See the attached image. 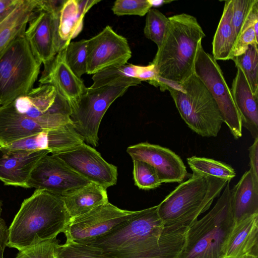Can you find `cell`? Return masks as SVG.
Masks as SVG:
<instances>
[{"mask_svg": "<svg viewBox=\"0 0 258 258\" xmlns=\"http://www.w3.org/2000/svg\"><path fill=\"white\" fill-rule=\"evenodd\" d=\"M128 88L104 86L86 88L72 108L70 119L84 142L93 147L98 145L101 121L111 104L122 96Z\"/></svg>", "mask_w": 258, "mask_h": 258, "instance_id": "cell-8", "label": "cell"}, {"mask_svg": "<svg viewBox=\"0 0 258 258\" xmlns=\"http://www.w3.org/2000/svg\"><path fill=\"white\" fill-rule=\"evenodd\" d=\"M258 257V214L235 222L224 243L223 258Z\"/></svg>", "mask_w": 258, "mask_h": 258, "instance_id": "cell-18", "label": "cell"}, {"mask_svg": "<svg viewBox=\"0 0 258 258\" xmlns=\"http://www.w3.org/2000/svg\"><path fill=\"white\" fill-rule=\"evenodd\" d=\"M5 247V246H0V258H4Z\"/></svg>", "mask_w": 258, "mask_h": 258, "instance_id": "cell-42", "label": "cell"}, {"mask_svg": "<svg viewBox=\"0 0 258 258\" xmlns=\"http://www.w3.org/2000/svg\"><path fill=\"white\" fill-rule=\"evenodd\" d=\"M57 258H114L96 246L73 241L59 244Z\"/></svg>", "mask_w": 258, "mask_h": 258, "instance_id": "cell-31", "label": "cell"}, {"mask_svg": "<svg viewBox=\"0 0 258 258\" xmlns=\"http://www.w3.org/2000/svg\"><path fill=\"white\" fill-rule=\"evenodd\" d=\"M250 168L254 177L258 180V137L254 139V142L249 147Z\"/></svg>", "mask_w": 258, "mask_h": 258, "instance_id": "cell-38", "label": "cell"}, {"mask_svg": "<svg viewBox=\"0 0 258 258\" xmlns=\"http://www.w3.org/2000/svg\"><path fill=\"white\" fill-rule=\"evenodd\" d=\"M41 65L25 34L12 42L0 54V106L28 93L38 78Z\"/></svg>", "mask_w": 258, "mask_h": 258, "instance_id": "cell-7", "label": "cell"}, {"mask_svg": "<svg viewBox=\"0 0 258 258\" xmlns=\"http://www.w3.org/2000/svg\"><path fill=\"white\" fill-rule=\"evenodd\" d=\"M71 218L62 197L36 189L8 228L6 246L21 250L64 232Z\"/></svg>", "mask_w": 258, "mask_h": 258, "instance_id": "cell-2", "label": "cell"}, {"mask_svg": "<svg viewBox=\"0 0 258 258\" xmlns=\"http://www.w3.org/2000/svg\"><path fill=\"white\" fill-rule=\"evenodd\" d=\"M59 245L56 238L47 239L20 250L15 258H57Z\"/></svg>", "mask_w": 258, "mask_h": 258, "instance_id": "cell-34", "label": "cell"}, {"mask_svg": "<svg viewBox=\"0 0 258 258\" xmlns=\"http://www.w3.org/2000/svg\"><path fill=\"white\" fill-rule=\"evenodd\" d=\"M42 137L45 149L51 154L63 152L85 143L72 122L43 131Z\"/></svg>", "mask_w": 258, "mask_h": 258, "instance_id": "cell-25", "label": "cell"}, {"mask_svg": "<svg viewBox=\"0 0 258 258\" xmlns=\"http://www.w3.org/2000/svg\"><path fill=\"white\" fill-rule=\"evenodd\" d=\"M87 41L88 40L83 39L70 42L65 48L66 61L75 75L79 78L86 73Z\"/></svg>", "mask_w": 258, "mask_h": 258, "instance_id": "cell-30", "label": "cell"}, {"mask_svg": "<svg viewBox=\"0 0 258 258\" xmlns=\"http://www.w3.org/2000/svg\"><path fill=\"white\" fill-rule=\"evenodd\" d=\"M240 114L242 126L246 128L254 139L258 137V96L254 95L242 70L237 72L230 89Z\"/></svg>", "mask_w": 258, "mask_h": 258, "instance_id": "cell-19", "label": "cell"}, {"mask_svg": "<svg viewBox=\"0 0 258 258\" xmlns=\"http://www.w3.org/2000/svg\"><path fill=\"white\" fill-rule=\"evenodd\" d=\"M137 211L120 209L110 203L71 219L63 232L67 240L84 243L103 236L131 218Z\"/></svg>", "mask_w": 258, "mask_h": 258, "instance_id": "cell-10", "label": "cell"}, {"mask_svg": "<svg viewBox=\"0 0 258 258\" xmlns=\"http://www.w3.org/2000/svg\"><path fill=\"white\" fill-rule=\"evenodd\" d=\"M137 78L141 81H149V83L153 85L158 78L154 64L151 62L147 66H140Z\"/></svg>", "mask_w": 258, "mask_h": 258, "instance_id": "cell-37", "label": "cell"}, {"mask_svg": "<svg viewBox=\"0 0 258 258\" xmlns=\"http://www.w3.org/2000/svg\"><path fill=\"white\" fill-rule=\"evenodd\" d=\"M39 11L37 0H18L0 21V54L17 37L25 34L29 22Z\"/></svg>", "mask_w": 258, "mask_h": 258, "instance_id": "cell-20", "label": "cell"}, {"mask_svg": "<svg viewBox=\"0 0 258 258\" xmlns=\"http://www.w3.org/2000/svg\"><path fill=\"white\" fill-rule=\"evenodd\" d=\"M59 12L39 11L30 20L25 32L33 54L44 67L67 46L58 34Z\"/></svg>", "mask_w": 258, "mask_h": 258, "instance_id": "cell-14", "label": "cell"}, {"mask_svg": "<svg viewBox=\"0 0 258 258\" xmlns=\"http://www.w3.org/2000/svg\"><path fill=\"white\" fill-rule=\"evenodd\" d=\"M2 206H3V203L2 201L0 200V217L1 215V213L2 212Z\"/></svg>", "mask_w": 258, "mask_h": 258, "instance_id": "cell-44", "label": "cell"}, {"mask_svg": "<svg viewBox=\"0 0 258 258\" xmlns=\"http://www.w3.org/2000/svg\"><path fill=\"white\" fill-rule=\"evenodd\" d=\"M8 228L5 220L0 217V246H6Z\"/></svg>", "mask_w": 258, "mask_h": 258, "instance_id": "cell-41", "label": "cell"}, {"mask_svg": "<svg viewBox=\"0 0 258 258\" xmlns=\"http://www.w3.org/2000/svg\"><path fill=\"white\" fill-rule=\"evenodd\" d=\"M106 189L97 184L90 182L62 196L71 219L108 203Z\"/></svg>", "mask_w": 258, "mask_h": 258, "instance_id": "cell-22", "label": "cell"}, {"mask_svg": "<svg viewBox=\"0 0 258 258\" xmlns=\"http://www.w3.org/2000/svg\"><path fill=\"white\" fill-rule=\"evenodd\" d=\"M46 150H10L0 147V180L5 185L27 188L30 174Z\"/></svg>", "mask_w": 258, "mask_h": 258, "instance_id": "cell-16", "label": "cell"}, {"mask_svg": "<svg viewBox=\"0 0 258 258\" xmlns=\"http://www.w3.org/2000/svg\"><path fill=\"white\" fill-rule=\"evenodd\" d=\"M232 0L225 1L223 14L212 41V56L216 60L232 59L235 37L231 23Z\"/></svg>", "mask_w": 258, "mask_h": 258, "instance_id": "cell-23", "label": "cell"}, {"mask_svg": "<svg viewBox=\"0 0 258 258\" xmlns=\"http://www.w3.org/2000/svg\"><path fill=\"white\" fill-rule=\"evenodd\" d=\"M230 182L212 209L189 226L179 258H223L224 243L234 224Z\"/></svg>", "mask_w": 258, "mask_h": 258, "instance_id": "cell-5", "label": "cell"}, {"mask_svg": "<svg viewBox=\"0 0 258 258\" xmlns=\"http://www.w3.org/2000/svg\"><path fill=\"white\" fill-rule=\"evenodd\" d=\"M254 1L232 0L231 23L235 37V42L240 34L247 15Z\"/></svg>", "mask_w": 258, "mask_h": 258, "instance_id": "cell-35", "label": "cell"}, {"mask_svg": "<svg viewBox=\"0 0 258 258\" xmlns=\"http://www.w3.org/2000/svg\"><path fill=\"white\" fill-rule=\"evenodd\" d=\"M194 74L201 80L215 100L223 120L235 139L242 136L239 113L222 71L212 54L201 44L197 54Z\"/></svg>", "mask_w": 258, "mask_h": 258, "instance_id": "cell-9", "label": "cell"}, {"mask_svg": "<svg viewBox=\"0 0 258 258\" xmlns=\"http://www.w3.org/2000/svg\"><path fill=\"white\" fill-rule=\"evenodd\" d=\"M65 48L58 52L52 60L44 67L38 82L40 85L53 86L68 102L72 110L87 87L83 80L75 75L67 63Z\"/></svg>", "mask_w": 258, "mask_h": 258, "instance_id": "cell-17", "label": "cell"}, {"mask_svg": "<svg viewBox=\"0 0 258 258\" xmlns=\"http://www.w3.org/2000/svg\"><path fill=\"white\" fill-rule=\"evenodd\" d=\"M133 162L135 184L140 189H154L162 184L156 170L152 165L139 160L133 159Z\"/></svg>", "mask_w": 258, "mask_h": 258, "instance_id": "cell-32", "label": "cell"}, {"mask_svg": "<svg viewBox=\"0 0 258 258\" xmlns=\"http://www.w3.org/2000/svg\"><path fill=\"white\" fill-rule=\"evenodd\" d=\"M169 24L162 43L151 62L162 82L181 84L194 73L195 63L206 35L196 17L182 13L168 17Z\"/></svg>", "mask_w": 258, "mask_h": 258, "instance_id": "cell-3", "label": "cell"}, {"mask_svg": "<svg viewBox=\"0 0 258 258\" xmlns=\"http://www.w3.org/2000/svg\"><path fill=\"white\" fill-rule=\"evenodd\" d=\"M229 181L192 172L157 205L164 227L191 225L209 209Z\"/></svg>", "mask_w": 258, "mask_h": 258, "instance_id": "cell-4", "label": "cell"}, {"mask_svg": "<svg viewBox=\"0 0 258 258\" xmlns=\"http://www.w3.org/2000/svg\"><path fill=\"white\" fill-rule=\"evenodd\" d=\"M192 172L231 180L236 176L230 165L212 159L194 156L187 158Z\"/></svg>", "mask_w": 258, "mask_h": 258, "instance_id": "cell-27", "label": "cell"}, {"mask_svg": "<svg viewBox=\"0 0 258 258\" xmlns=\"http://www.w3.org/2000/svg\"><path fill=\"white\" fill-rule=\"evenodd\" d=\"M78 9V18L80 23L83 24V19L87 12L94 5L99 3L98 0H77Z\"/></svg>", "mask_w": 258, "mask_h": 258, "instance_id": "cell-39", "label": "cell"}, {"mask_svg": "<svg viewBox=\"0 0 258 258\" xmlns=\"http://www.w3.org/2000/svg\"><path fill=\"white\" fill-rule=\"evenodd\" d=\"M230 202L234 222L258 214V180L250 168L230 189Z\"/></svg>", "mask_w": 258, "mask_h": 258, "instance_id": "cell-21", "label": "cell"}, {"mask_svg": "<svg viewBox=\"0 0 258 258\" xmlns=\"http://www.w3.org/2000/svg\"><path fill=\"white\" fill-rule=\"evenodd\" d=\"M140 66L125 63L105 68L92 77L93 83L90 88L117 86L129 88L137 86L142 81L137 78Z\"/></svg>", "mask_w": 258, "mask_h": 258, "instance_id": "cell-24", "label": "cell"}, {"mask_svg": "<svg viewBox=\"0 0 258 258\" xmlns=\"http://www.w3.org/2000/svg\"><path fill=\"white\" fill-rule=\"evenodd\" d=\"M52 154L90 182L106 189L117 182L116 166L106 161L99 152L85 143Z\"/></svg>", "mask_w": 258, "mask_h": 258, "instance_id": "cell-12", "label": "cell"}, {"mask_svg": "<svg viewBox=\"0 0 258 258\" xmlns=\"http://www.w3.org/2000/svg\"><path fill=\"white\" fill-rule=\"evenodd\" d=\"M169 24L168 18L158 10L151 8L146 14L144 35L154 42L158 48L163 42Z\"/></svg>", "mask_w": 258, "mask_h": 258, "instance_id": "cell-29", "label": "cell"}, {"mask_svg": "<svg viewBox=\"0 0 258 258\" xmlns=\"http://www.w3.org/2000/svg\"><path fill=\"white\" fill-rule=\"evenodd\" d=\"M232 60L235 66L243 72L252 93L258 96V48L257 44H252L242 54Z\"/></svg>", "mask_w": 258, "mask_h": 258, "instance_id": "cell-28", "label": "cell"}, {"mask_svg": "<svg viewBox=\"0 0 258 258\" xmlns=\"http://www.w3.org/2000/svg\"><path fill=\"white\" fill-rule=\"evenodd\" d=\"M126 152L132 160L143 161L152 165L161 183L181 182L187 175L182 159L168 148L144 142L129 146Z\"/></svg>", "mask_w": 258, "mask_h": 258, "instance_id": "cell-15", "label": "cell"}, {"mask_svg": "<svg viewBox=\"0 0 258 258\" xmlns=\"http://www.w3.org/2000/svg\"><path fill=\"white\" fill-rule=\"evenodd\" d=\"M83 25L78 18L77 1H64L60 10L58 21V34L61 41L68 45L80 33Z\"/></svg>", "mask_w": 258, "mask_h": 258, "instance_id": "cell-26", "label": "cell"}, {"mask_svg": "<svg viewBox=\"0 0 258 258\" xmlns=\"http://www.w3.org/2000/svg\"><path fill=\"white\" fill-rule=\"evenodd\" d=\"M168 90L181 117L188 126L204 137L217 136L223 122L218 106L201 80L194 73L181 84L160 85Z\"/></svg>", "mask_w": 258, "mask_h": 258, "instance_id": "cell-6", "label": "cell"}, {"mask_svg": "<svg viewBox=\"0 0 258 258\" xmlns=\"http://www.w3.org/2000/svg\"><path fill=\"white\" fill-rule=\"evenodd\" d=\"M258 35L253 27L245 30L236 40L232 52V58L243 53L252 44H258Z\"/></svg>", "mask_w": 258, "mask_h": 258, "instance_id": "cell-36", "label": "cell"}, {"mask_svg": "<svg viewBox=\"0 0 258 258\" xmlns=\"http://www.w3.org/2000/svg\"><path fill=\"white\" fill-rule=\"evenodd\" d=\"M153 6L149 0H117L111 9L113 14L118 16L136 15L144 16Z\"/></svg>", "mask_w": 258, "mask_h": 258, "instance_id": "cell-33", "label": "cell"}, {"mask_svg": "<svg viewBox=\"0 0 258 258\" xmlns=\"http://www.w3.org/2000/svg\"><path fill=\"white\" fill-rule=\"evenodd\" d=\"M18 1V0H0V21L8 14Z\"/></svg>", "mask_w": 258, "mask_h": 258, "instance_id": "cell-40", "label": "cell"}, {"mask_svg": "<svg viewBox=\"0 0 258 258\" xmlns=\"http://www.w3.org/2000/svg\"><path fill=\"white\" fill-rule=\"evenodd\" d=\"M87 52L86 73L89 75L110 66L127 63L132 57L127 39L108 25L88 39Z\"/></svg>", "mask_w": 258, "mask_h": 258, "instance_id": "cell-13", "label": "cell"}, {"mask_svg": "<svg viewBox=\"0 0 258 258\" xmlns=\"http://www.w3.org/2000/svg\"><path fill=\"white\" fill-rule=\"evenodd\" d=\"M54 155H44L32 171L27 188H35L63 196L88 183Z\"/></svg>", "mask_w": 258, "mask_h": 258, "instance_id": "cell-11", "label": "cell"}, {"mask_svg": "<svg viewBox=\"0 0 258 258\" xmlns=\"http://www.w3.org/2000/svg\"><path fill=\"white\" fill-rule=\"evenodd\" d=\"M189 226L164 227L157 206L138 211L111 231L84 243L114 258H179Z\"/></svg>", "mask_w": 258, "mask_h": 258, "instance_id": "cell-1", "label": "cell"}, {"mask_svg": "<svg viewBox=\"0 0 258 258\" xmlns=\"http://www.w3.org/2000/svg\"><path fill=\"white\" fill-rule=\"evenodd\" d=\"M242 258H258V257L255 256L253 255H248L244 256Z\"/></svg>", "mask_w": 258, "mask_h": 258, "instance_id": "cell-43", "label": "cell"}]
</instances>
